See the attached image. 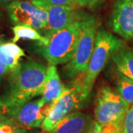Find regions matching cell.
<instances>
[{"label":"cell","mask_w":133,"mask_h":133,"mask_svg":"<svg viewBox=\"0 0 133 133\" xmlns=\"http://www.w3.org/2000/svg\"><path fill=\"white\" fill-rule=\"evenodd\" d=\"M102 0H76L78 7H87V8H95L101 3Z\"/></svg>","instance_id":"obj_20"},{"label":"cell","mask_w":133,"mask_h":133,"mask_svg":"<svg viewBox=\"0 0 133 133\" xmlns=\"http://www.w3.org/2000/svg\"><path fill=\"white\" fill-rule=\"evenodd\" d=\"M12 30L14 33V37L13 38L14 43L17 42L22 38L38 41L41 43V44H45L47 42V38L45 36H42L36 29L33 28L32 27L28 25L17 24L14 26Z\"/></svg>","instance_id":"obj_15"},{"label":"cell","mask_w":133,"mask_h":133,"mask_svg":"<svg viewBox=\"0 0 133 133\" xmlns=\"http://www.w3.org/2000/svg\"><path fill=\"white\" fill-rule=\"evenodd\" d=\"M36 6L44 9L48 14L46 35L57 32L72 22L81 19L84 14L77 10V8L68 6H56L43 0H30Z\"/></svg>","instance_id":"obj_9"},{"label":"cell","mask_w":133,"mask_h":133,"mask_svg":"<svg viewBox=\"0 0 133 133\" xmlns=\"http://www.w3.org/2000/svg\"><path fill=\"white\" fill-rule=\"evenodd\" d=\"M7 10L10 19L16 25H28L37 30L47 28V12L36 6L31 1H16L8 5Z\"/></svg>","instance_id":"obj_8"},{"label":"cell","mask_w":133,"mask_h":133,"mask_svg":"<svg viewBox=\"0 0 133 133\" xmlns=\"http://www.w3.org/2000/svg\"><path fill=\"white\" fill-rule=\"evenodd\" d=\"M82 19L45 36L47 42L42 44V53L50 65L56 66L70 62L79 39Z\"/></svg>","instance_id":"obj_2"},{"label":"cell","mask_w":133,"mask_h":133,"mask_svg":"<svg viewBox=\"0 0 133 133\" xmlns=\"http://www.w3.org/2000/svg\"><path fill=\"white\" fill-rule=\"evenodd\" d=\"M109 24L115 33L124 39H132L133 0H115Z\"/></svg>","instance_id":"obj_10"},{"label":"cell","mask_w":133,"mask_h":133,"mask_svg":"<svg viewBox=\"0 0 133 133\" xmlns=\"http://www.w3.org/2000/svg\"><path fill=\"white\" fill-rule=\"evenodd\" d=\"M91 133H102V132H101V126L98 124L96 121H95V126H94L93 129H92Z\"/></svg>","instance_id":"obj_22"},{"label":"cell","mask_w":133,"mask_h":133,"mask_svg":"<svg viewBox=\"0 0 133 133\" xmlns=\"http://www.w3.org/2000/svg\"><path fill=\"white\" fill-rule=\"evenodd\" d=\"M77 76L70 87L49 106L47 115L41 127L43 132H50L62 119L81 108L87 98L83 92V76Z\"/></svg>","instance_id":"obj_4"},{"label":"cell","mask_w":133,"mask_h":133,"mask_svg":"<svg viewBox=\"0 0 133 133\" xmlns=\"http://www.w3.org/2000/svg\"><path fill=\"white\" fill-rule=\"evenodd\" d=\"M25 56V53L14 42L0 43V60L5 64L8 72L10 75L21 66V58Z\"/></svg>","instance_id":"obj_13"},{"label":"cell","mask_w":133,"mask_h":133,"mask_svg":"<svg viewBox=\"0 0 133 133\" xmlns=\"http://www.w3.org/2000/svg\"><path fill=\"white\" fill-rule=\"evenodd\" d=\"M59 78L56 66L49 65L47 70V78L42 93V99L48 105H50L58 99L66 90Z\"/></svg>","instance_id":"obj_12"},{"label":"cell","mask_w":133,"mask_h":133,"mask_svg":"<svg viewBox=\"0 0 133 133\" xmlns=\"http://www.w3.org/2000/svg\"><path fill=\"white\" fill-rule=\"evenodd\" d=\"M16 1H19V0H0V5H7V7H8V5L16 2Z\"/></svg>","instance_id":"obj_23"},{"label":"cell","mask_w":133,"mask_h":133,"mask_svg":"<svg viewBox=\"0 0 133 133\" xmlns=\"http://www.w3.org/2000/svg\"><path fill=\"white\" fill-rule=\"evenodd\" d=\"M122 133H133V105L130 106L125 116Z\"/></svg>","instance_id":"obj_18"},{"label":"cell","mask_w":133,"mask_h":133,"mask_svg":"<svg viewBox=\"0 0 133 133\" xmlns=\"http://www.w3.org/2000/svg\"><path fill=\"white\" fill-rule=\"evenodd\" d=\"M8 74V72L7 66L3 62L0 60V87H1L2 83V81H3L5 76Z\"/></svg>","instance_id":"obj_21"},{"label":"cell","mask_w":133,"mask_h":133,"mask_svg":"<svg viewBox=\"0 0 133 133\" xmlns=\"http://www.w3.org/2000/svg\"><path fill=\"white\" fill-rule=\"evenodd\" d=\"M115 90L129 106L133 105V81L119 73L115 79Z\"/></svg>","instance_id":"obj_16"},{"label":"cell","mask_w":133,"mask_h":133,"mask_svg":"<svg viewBox=\"0 0 133 133\" xmlns=\"http://www.w3.org/2000/svg\"><path fill=\"white\" fill-rule=\"evenodd\" d=\"M5 115L4 114V113H3L2 112V110H0V119L2 118H3V117L5 116Z\"/></svg>","instance_id":"obj_24"},{"label":"cell","mask_w":133,"mask_h":133,"mask_svg":"<svg viewBox=\"0 0 133 133\" xmlns=\"http://www.w3.org/2000/svg\"><path fill=\"white\" fill-rule=\"evenodd\" d=\"M112 59L120 74L133 81V50L123 47L115 52Z\"/></svg>","instance_id":"obj_14"},{"label":"cell","mask_w":133,"mask_h":133,"mask_svg":"<svg viewBox=\"0 0 133 133\" xmlns=\"http://www.w3.org/2000/svg\"><path fill=\"white\" fill-rule=\"evenodd\" d=\"M0 133H28V129L21 127L12 119L5 115L0 119Z\"/></svg>","instance_id":"obj_17"},{"label":"cell","mask_w":133,"mask_h":133,"mask_svg":"<svg viewBox=\"0 0 133 133\" xmlns=\"http://www.w3.org/2000/svg\"><path fill=\"white\" fill-rule=\"evenodd\" d=\"M48 4L56 6H68L77 8L76 0H43Z\"/></svg>","instance_id":"obj_19"},{"label":"cell","mask_w":133,"mask_h":133,"mask_svg":"<svg viewBox=\"0 0 133 133\" xmlns=\"http://www.w3.org/2000/svg\"><path fill=\"white\" fill-rule=\"evenodd\" d=\"M95 124L90 115L75 112L62 119L49 133H91Z\"/></svg>","instance_id":"obj_11"},{"label":"cell","mask_w":133,"mask_h":133,"mask_svg":"<svg viewBox=\"0 0 133 133\" xmlns=\"http://www.w3.org/2000/svg\"><path fill=\"white\" fill-rule=\"evenodd\" d=\"M98 22L95 17L84 14L81 20V33L74 55L64 71L68 78H73L85 73L95 48Z\"/></svg>","instance_id":"obj_5"},{"label":"cell","mask_w":133,"mask_h":133,"mask_svg":"<svg viewBox=\"0 0 133 133\" xmlns=\"http://www.w3.org/2000/svg\"><path fill=\"white\" fill-rule=\"evenodd\" d=\"M49 106L40 98L29 101L19 106L2 109V112L21 127L30 129L38 128L42 126L47 115Z\"/></svg>","instance_id":"obj_7"},{"label":"cell","mask_w":133,"mask_h":133,"mask_svg":"<svg viewBox=\"0 0 133 133\" xmlns=\"http://www.w3.org/2000/svg\"><path fill=\"white\" fill-rule=\"evenodd\" d=\"M129 107L116 91L109 87H103L97 96L95 121L101 126L111 125L123 129L124 118Z\"/></svg>","instance_id":"obj_6"},{"label":"cell","mask_w":133,"mask_h":133,"mask_svg":"<svg viewBox=\"0 0 133 133\" xmlns=\"http://www.w3.org/2000/svg\"><path fill=\"white\" fill-rule=\"evenodd\" d=\"M124 46V42L112 33L104 29L98 30L95 48L87 70L83 76V92L87 98L101 71L103 70L115 52Z\"/></svg>","instance_id":"obj_3"},{"label":"cell","mask_w":133,"mask_h":133,"mask_svg":"<svg viewBox=\"0 0 133 133\" xmlns=\"http://www.w3.org/2000/svg\"><path fill=\"white\" fill-rule=\"evenodd\" d=\"M48 66L28 60L10 74L4 90L0 94V109L22 104L42 95L47 78Z\"/></svg>","instance_id":"obj_1"}]
</instances>
